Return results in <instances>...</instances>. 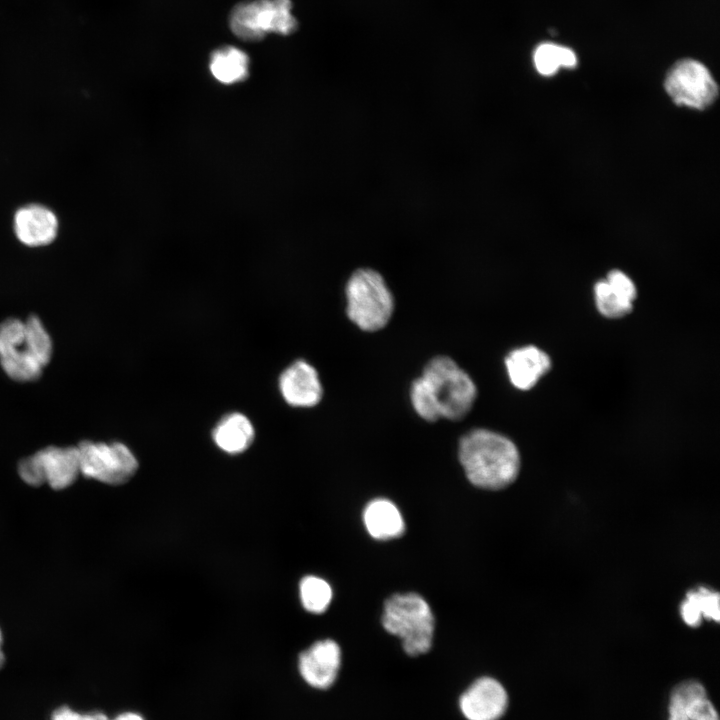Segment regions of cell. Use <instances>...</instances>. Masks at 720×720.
Listing matches in <instances>:
<instances>
[{"mask_svg": "<svg viewBox=\"0 0 720 720\" xmlns=\"http://www.w3.org/2000/svg\"><path fill=\"white\" fill-rule=\"evenodd\" d=\"M363 521L370 536L377 540L394 539L405 531V523L399 509L384 498L374 499L367 504L363 512Z\"/></svg>", "mask_w": 720, "mask_h": 720, "instance_id": "18", "label": "cell"}, {"mask_svg": "<svg viewBox=\"0 0 720 720\" xmlns=\"http://www.w3.org/2000/svg\"><path fill=\"white\" fill-rule=\"evenodd\" d=\"M278 385L282 398L292 407H314L322 399L318 372L302 359L293 362L280 374Z\"/></svg>", "mask_w": 720, "mask_h": 720, "instance_id": "12", "label": "cell"}, {"mask_svg": "<svg viewBox=\"0 0 720 720\" xmlns=\"http://www.w3.org/2000/svg\"><path fill=\"white\" fill-rule=\"evenodd\" d=\"M533 62L539 74L551 76L559 68L576 67L577 56L568 47L554 43H542L536 47L533 53Z\"/></svg>", "mask_w": 720, "mask_h": 720, "instance_id": "21", "label": "cell"}, {"mask_svg": "<svg viewBox=\"0 0 720 720\" xmlns=\"http://www.w3.org/2000/svg\"><path fill=\"white\" fill-rule=\"evenodd\" d=\"M669 720H719V717L707 698L705 688L699 682L690 680L672 690Z\"/></svg>", "mask_w": 720, "mask_h": 720, "instance_id": "15", "label": "cell"}, {"mask_svg": "<svg viewBox=\"0 0 720 720\" xmlns=\"http://www.w3.org/2000/svg\"><path fill=\"white\" fill-rule=\"evenodd\" d=\"M80 474L108 485L128 482L138 469V461L125 444L81 441L77 445Z\"/></svg>", "mask_w": 720, "mask_h": 720, "instance_id": "8", "label": "cell"}, {"mask_svg": "<svg viewBox=\"0 0 720 720\" xmlns=\"http://www.w3.org/2000/svg\"><path fill=\"white\" fill-rule=\"evenodd\" d=\"M2 645H3V635H2V631L0 629V668L3 666V664L5 662V655H4V652L2 649Z\"/></svg>", "mask_w": 720, "mask_h": 720, "instance_id": "25", "label": "cell"}, {"mask_svg": "<svg viewBox=\"0 0 720 720\" xmlns=\"http://www.w3.org/2000/svg\"><path fill=\"white\" fill-rule=\"evenodd\" d=\"M477 396L471 377L447 356H437L411 385L410 398L416 413L426 421L439 418L457 421L471 410Z\"/></svg>", "mask_w": 720, "mask_h": 720, "instance_id": "1", "label": "cell"}, {"mask_svg": "<svg viewBox=\"0 0 720 720\" xmlns=\"http://www.w3.org/2000/svg\"><path fill=\"white\" fill-rule=\"evenodd\" d=\"M299 593L303 607L314 614L326 611L332 599L330 585L324 579L312 575L302 578Z\"/></svg>", "mask_w": 720, "mask_h": 720, "instance_id": "22", "label": "cell"}, {"mask_svg": "<svg viewBox=\"0 0 720 720\" xmlns=\"http://www.w3.org/2000/svg\"><path fill=\"white\" fill-rule=\"evenodd\" d=\"M458 455L468 480L476 487L498 490L510 485L520 470L516 445L504 435L474 429L459 442Z\"/></svg>", "mask_w": 720, "mask_h": 720, "instance_id": "2", "label": "cell"}, {"mask_svg": "<svg viewBox=\"0 0 720 720\" xmlns=\"http://www.w3.org/2000/svg\"><path fill=\"white\" fill-rule=\"evenodd\" d=\"M511 383L518 389L529 390L551 368L549 356L535 346L515 349L505 359Z\"/></svg>", "mask_w": 720, "mask_h": 720, "instance_id": "16", "label": "cell"}, {"mask_svg": "<svg viewBox=\"0 0 720 720\" xmlns=\"http://www.w3.org/2000/svg\"><path fill=\"white\" fill-rule=\"evenodd\" d=\"M297 20L291 0H253L237 4L229 15L232 33L244 41H258L268 33L289 35Z\"/></svg>", "mask_w": 720, "mask_h": 720, "instance_id": "6", "label": "cell"}, {"mask_svg": "<svg viewBox=\"0 0 720 720\" xmlns=\"http://www.w3.org/2000/svg\"><path fill=\"white\" fill-rule=\"evenodd\" d=\"M596 306L608 318H620L630 313L636 298L633 281L623 272L611 271L606 280L594 287Z\"/></svg>", "mask_w": 720, "mask_h": 720, "instance_id": "13", "label": "cell"}, {"mask_svg": "<svg viewBox=\"0 0 720 720\" xmlns=\"http://www.w3.org/2000/svg\"><path fill=\"white\" fill-rule=\"evenodd\" d=\"M382 626L402 640L410 656L428 652L434 634V616L429 604L417 593L393 594L384 602Z\"/></svg>", "mask_w": 720, "mask_h": 720, "instance_id": "4", "label": "cell"}, {"mask_svg": "<svg viewBox=\"0 0 720 720\" xmlns=\"http://www.w3.org/2000/svg\"><path fill=\"white\" fill-rule=\"evenodd\" d=\"M212 439L222 451L228 454H240L253 443L255 429L246 415L232 412L223 416L216 424L212 430Z\"/></svg>", "mask_w": 720, "mask_h": 720, "instance_id": "17", "label": "cell"}, {"mask_svg": "<svg viewBox=\"0 0 720 720\" xmlns=\"http://www.w3.org/2000/svg\"><path fill=\"white\" fill-rule=\"evenodd\" d=\"M18 474L28 485L39 487L48 484L54 490L71 486L80 475V458L77 446H48L18 464Z\"/></svg>", "mask_w": 720, "mask_h": 720, "instance_id": "7", "label": "cell"}, {"mask_svg": "<svg viewBox=\"0 0 720 720\" xmlns=\"http://www.w3.org/2000/svg\"><path fill=\"white\" fill-rule=\"evenodd\" d=\"M52 354V339L36 315L0 323V365L10 379L20 383L38 380Z\"/></svg>", "mask_w": 720, "mask_h": 720, "instance_id": "3", "label": "cell"}, {"mask_svg": "<svg viewBox=\"0 0 720 720\" xmlns=\"http://www.w3.org/2000/svg\"><path fill=\"white\" fill-rule=\"evenodd\" d=\"M508 696L495 679L482 677L461 695L459 708L467 720H498L505 713Z\"/></svg>", "mask_w": 720, "mask_h": 720, "instance_id": "11", "label": "cell"}, {"mask_svg": "<svg viewBox=\"0 0 720 720\" xmlns=\"http://www.w3.org/2000/svg\"><path fill=\"white\" fill-rule=\"evenodd\" d=\"M111 720H145V719L138 713L124 712V713L117 715L115 718H113Z\"/></svg>", "mask_w": 720, "mask_h": 720, "instance_id": "24", "label": "cell"}, {"mask_svg": "<svg viewBox=\"0 0 720 720\" xmlns=\"http://www.w3.org/2000/svg\"><path fill=\"white\" fill-rule=\"evenodd\" d=\"M346 298L349 319L364 331L384 328L393 314V295L375 270L361 268L353 272L346 285Z\"/></svg>", "mask_w": 720, "mask_h": 720, "instance_id": "5", "label": "cell"}, {"mask_svg": "<svg viewBox=\"0 0 720 720\" xmlns=\"http://www.w3.org/2000/svg\"><path fill=\"white\" fill-rule=\"evenodd\" d=\"M719 608V594L702 587L687 594L681 605V616L687 625L696 627L703 616L718 622Z\"/></svg>", "mask_w": 720, "mask_h": 720, "instance_id": "20", "label": "cell"}, {"mask_svg": "<svg viewBox=\"0 0 720 720\" xmlns=\"http://www.w3.org/2000/svg\"><path fill=\"white\" fill-rule=\"evenodd\" d=\"M51 720H109L101 712L79 713L68 707H61L53 712Z\"/></svg>", "mask_w": 720, "mask_h": 720, "instance_id": "23", "label": "cell"}, {"mask_svg": "<svg viewBox=\"0 0 720 720\" xmlns=\"http://www.w3.org/2000/svg\"><path fill=\"white\" fill-rule=\"evenodd\" d=\"M341 665V650L332 639L320 640L298 658L302 679L316 689H327L335 682Z\"/></svg>", "mask_w": 720, "mask_h": 720, "instance_id": "10", "label": "cell"}, {"mask_svg": "<svg viewBox=\"0 0 720 720\" xmlns=\"http://www.w3.org/2000/svg\"><path fill=\"white\" fill-rule=\"evenodd\" d=\"M664 86L677 105L704 109L718 95V86L705 65L694 59L677 61L668 71Z\"/></svg>", "mask_w": 720, "mask_h": 720, "instance_id": "9", "label": "cell"}, {"mask_svg": "<svg viewBox=\"0 0 720 720\" xmlns=\"http://www.w3.org/2000/svg\"><path fill=\"white\" fill-rule=\"evenodd\" d=\"M249 64V56L243 50L235 46H223L212 52L209 70L219 83L231 85L248 77Z\"/></svg>", "mask_w": 720, "mask_h": 720, "instance_id": "19", "label": "cell"}, {"mask_svg": "<svg viewBox=\"0 0 720 720\" xmlns=\"http://www.w3.org/2000/svg\"><path fill=\"white\" fill-rule=\"evenodd\" d=\"M14 230L18 240L26 246H45L57 235V217L44 206H25L14 216Z\"/></svg>", "mask_w": 720, "mask_h": 720, "instance_id": "14", "label": "cell"}]
</instances>
